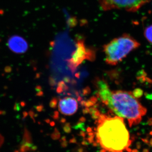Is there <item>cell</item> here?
Instances as JSON below:
<instances>
[{"label":"cell","instance_id":"6da1fadb","mask_svg":"<svg viewBox=\"0 0 152 152\" xmlns=\"http://www.w3.org/2000/svg\"><path fill=\"white\" fill-rule=\"evenodd\" d=\"M97 119L96 142L103 148L109 152H123L132 144L123 118L100 115Z\"/></svg>","mask_w":152,"mask_h":152},{"label":"cell","instance_id":"7a4b0ae2","mask_svg":"<svg viewBox=\"0 0 152 152\" xmlns=\"http://www.w3.org/2000/svg\"><path fill=\"white\" fill-rule=\"evenodd\" d=\"M102 102L118 116L126 119L130 127L140 124L147 113V109L132 92L111 91Z\"/></svg>","mask_w":152,"mask_h":152},{"label":"cell","instance_id":"3957f363","mask_svg":"<svg viewBox=\"0 0 152 152\" xmlns=\"http://www.w3.org/2000/svg\"><path fill=\"white\" fill-rule=\"evenodd\" d=\"M140 46L138 41L129 34L115 38L104 45L105 62L110 65H116Z\"/></svg>","mask_w":152,"mask_h":152},{"label":"cell","instance_id":"277c9868","mask_svg":"<svg viewBox=\"0 0 152 152\" xmlns=\"http://www.w3.org/2000/svg\"><path fill=\"white\" fill-rule=\"evenodd\" d=\"M151 0H99L101 7L104 11L124 10L136 12Z\"/></svg>","mask_w":152,"mask_h":152},{"label":"cell","instance_id":"5b68a950","mask_svg":"<svg viewBox=\"0 0 152 152\" xmlns=\"http://www.w3.org/2000/svg\"><path fill=\"white\" fill-rule=\"evenodd\" d=\"M94 58V51L86 46L83 40L79 39L76 44L75 50L68 61V66L74 71L86 60L93 61Z\"/></svg>","mask_w":152,"mask_h":152},{"label":"cell","instance_id":"8992f818","mask_svg":"<svg viewBox=\"0 0 152 152\" xmlns=\"http://www.w3.org/2000/svg\"><path fill=\"white\" fill-rule=\"evenodd\" d=\"M78 104L75 99L72 97H65L61 99L58 108L61 113L65 115H72L78 110Z\"/></svg>","mask_w":152,"mask_h":152},{"label":"cell","instance_id":"52a82bcc","mask_svg":"<svg viewBox=\"0 0 152 152\" xmlns=\"http://www.w3.org/2000/svg\"><path fill=\"white\" fill-rule=\"evenodd\" d=\"M7 46L11 51L18 54L24 53L28 49L27 42L18 36L11 37L8 41Z\"/></svg>","mask_w":152,"mask_h":152},{"label":"cell","instance_id":"ba28073f","mask_svg":"<svg viewBox=\"0 0 152 152\" xmlns=\"http://www.w3.org/2000/svg\"><path fill=\"white\" fill-rule=\"evenodd\" d=\"M144 34L147 40L152 44V25L148 26L145 28Z\"/></svg>","mask_w":152,"mask_h":152},{"label":"cell","instance_id":"9c48e42d","mask_svg":"<svg viewBox=\"0 0 152 152\" xmlns=\"http://www.w3.org/2000/svg\"><path fill=\"white\" fill-rule=\"evenodd\" d=\"M60 137H61V135H60L59 132L56 129L55 130L54 132L52 134V138L54 140H57L59 139Z\"/></svg>","mask_w":152,"mask_h":152},{"label":"cell","instance_id":"30bf717a","mask_svg":"<svg viewBox=\"0 0 152 152\" xmlns=\"http://www.w3.org/2000/svg\"><path fill=\"white\" fill-rule=\"evenodd\" d=\"M64 131L66 133H69L71 132V129L70 127V125H68V124L65 126L64 128Z\"/></svg>","mask_w":152,"mask_h":152},{"label":"cell","instance_id":"8fae6325","mask_svg":"<svg viewBox=\"0 0 152 152\" xmlns=\"http://www.w3.org/2000/svg\"><path fill=\"white\" fill-rule=\"evenodd\" d=\"M95 138L94 135L89 136L86 139V140L89 143H93L94 142V139Z\"/></svg>","mask_w":152,"mask_h":152},{"label":"cell","instance_id":"7c38bea8","mask_svg":"<svg viewBox=\"0 0 152 152\" xmlns=\"http://www.w3.org/2000/svg\"><path fill=\"white\" fill-rule=\"evenodd\" d=\"M68 142L66 141H61V146L63 147V148H66L67 146Z\"/></svg>","mask_w":152,"mask_h":152},{"label":"cell","instance_id":"4fadbf2b","mask_svg":"<svg viewBox=\"0 0 152 152\" xmlns=\"http://www.w3.org/2000/svg\"><path fill=\"white\" fill-rule=\"evenodd\" d=\"M141 140L142 141L145 143L147 144V145H150V141H149V140H148V139L142 138Z\"/></svg>","mask_w":152,"mask_h":152},{"label":"cell","instance_id":"5bb4252c","mask_svg":"<svg viewBox=\"0 0 152 152\" xmlns=\"http://www.w3.org/2000/svg\"><path fill=\"white\" fill-rule=\"evenodd\" d=\"M136 147H137V149H140L141 148V143L140 142H138L136 143Z\"/></svg>","mask_w":152,"mask_h":152},{"label":"cell","instance_id":"9a60e30c","mask_svg":"<svg viewBox=\"0 0 152 152\" xmlns=\"http://www.w3.org/2000/svg\"><path fill=\"white\" fill-rule=\"evenodd\" d=\"M69 142L71 143H76L77 142V140L75 138H73L70 140Z\"/></svg>","mask_w":152,"mask_h":152},{"label":"cell","instance_id":"2e32d148","mask_svg":"<svg viewBox=\"0 0 152 152\" xmlns=\"http://www.w3.org/2000/svg\"><path fill=\"white\" fill-rule=\"evenodd\" d=\"M89 142L87 141L86 140H84L83 141V142H82V144L83 145H89Z\"/></svg>","mask_w":152,"mask_h":152},{"label":"cell","instance_id":"e0dca14e","mask_svg":"<svg viewBox=\"0 0 152 152\" xmlns=\"http://www.w3.org/2000/svg\"><path fill=\"white\" fill-rule=\"evenodd\" d=\"M80 135L83 137H85L86 136V133H85V132L82 131V132H80Z\"/></svg>","mask_w":152,"mask_h":152},{"label":"cell","instance_id":"ac0fdd59","mask_svg":"<svg viewBox=\"0 0 152 152\" xmlns=\"http://www.w3.org/2000/svg\"><path fill=\"white\" fill-rule=\"evenodd\" d=\"M93 145L94 147H97L98 145V143L94 141V142L93 143Z\"/></svg>","mask_w":152,"mask_h":152},{"label":"cell","instance_id":"d6986e66","mask_svg":"<svg viewBox=\"0 0 152 152\" xmlns=\"http://www.w3.org/2000/svg\"><path fill=\"white\" fill-rule=\"evenodd\" d=\"M66 141V137L64 136L61 139V141Z\"/></svg>","mask_w":152,"mask_h":152},{"label":"cell","instance_id":"ffe728a7","mask_svg":"<svg viewBox=\"0 0 152 152\" xmlns=\"http://www.w3.org/2000/svg\"><path fill=\"white\" fill-rule=\"evenodd\" d=\"M125 150H126V151L128 152H132V150L131 149L129 148V147H128V148H127Z\"/></svg>","mask_w":152,"mask_h":152},{"label":"cell","instance_id":"44dd1931","mask_svg":"<svg viewBox=\"0 0 152 152\" xmlns=\"http://www.w3.org/2000/svg\"><path fill=\"white\" fill-rule=\"evenodd\" d=\"M87 131L88 132H92V129L91 128H88L87 129Z\"/></svg>","mask_w":152,"mask_h":152},{"label":"cell","instance_id":"7402d4cb","mask_svg":"<svg viewBox=\"0 0 152 152\" xmlns=\"http://www.w3.org/2000/svg\"><path fill=\"white\" fill-rule=\"evenodd\" d=\"M95 134L93 132H91L88 133V135L89 136H91L93 135H94Z\"/></svg>","mask_w":152,"mask_h":152},{"label":"cell","instance_id":"603a6c76","mask_svg":"<svg viewBox=\"0 0 152 152\" xmlns=\"http://www.w3.org/2000/svg\"><path fill=\"white\" fill-rule=\"evenodd\" d=\"M142 152H149V151L148 149L145 148L143 150Z\"/></svg>","mask_w":152,"mask_h":152},{"label":"cell","instance_id":"cb8c5ba5","mask_svg":"<svg viewBox=\"0 0 152 152\" xmlns=\"http://www.w3.org/2000/svg\"><path fill=\"white\" fill-rule=\"evenodd\" d=\"M3 142V139H2L0 135V145H1L2 143Z\"/></svg>","mask_w":152,"mask_h":152},{"label":"cell","instance_id":"d4e9b609","mask_svg":"<svg viewBox=\"0 0 152 152\" xmlns=\"http://www.w3.org/2000/svg\"><path fill=\"white\" fill-rule=\"evenodd\" d=\"M132 152H139L138 150L137 149H133L132 150Z\"/></svg>","mask_w":152,"mask_h":152},{"label":"cell","instance_id":"484cf974","mask_svg":"<svg viewBox=\"0 0 152 152\" xmlns=\"http://www.w3.org/2000/svg\"><path fill=\"white\" fill-rule=\"evenodd\" d=\"M78 152H83V148H80L78 150Z\"/></svg>","mask_w":152,"mask_h":152},{"label":"cell","instance_id":"4316f807","mask_svg":"<svg viewBox=\"0 0 152 152\" xmlns=\"http://www.w3.org/2000/svg\"><path fill=\"white\" fill-rule=\"evenodd\" d=\"M148 124L150 126L152 125V119L150 120L148 122Z\"/></svg>","mask_w":152,"mask_h":152},{"label":"cell","instance_id":"83f0119b","mask_svg":"<svg viewBox=\"0 0 152 152\" xmlns=\"http://www.w3.org/2000/svg\"><path fill=\"white\" fill-rule=\"evenodd\" d=\"M107 152V150L104 149H103L101 150L100 151V152Z\"/></svg>","mask_w":152,"mask_h":152},{"label":"cell","instance_id":"f1b7e54d","mask_svg":"<svg viewBox=\"0 0 152 152\" xmlns=\"http://www.w3.org/2000/svg\"><path fill=\"white\" fill-rule=\"evenodd\" d=\"M150 145L152 147V138L151 139L150 141Z\"/></svg>","mask_w":152,"mask_h":152},{"label":"cell","instance_id":"f546056e","mask_svg":"<svg viewBox=\"0 0 152 152\" xmlns=\"http://www.w3.org/2000/svg\"><path fill=\"white\" fill-rule=\"evenodd\" d=\"M150 134L151 135H152V131L150 133Z\"/></svg>","mask_w":152,"mask_h":152}]
</instances>
